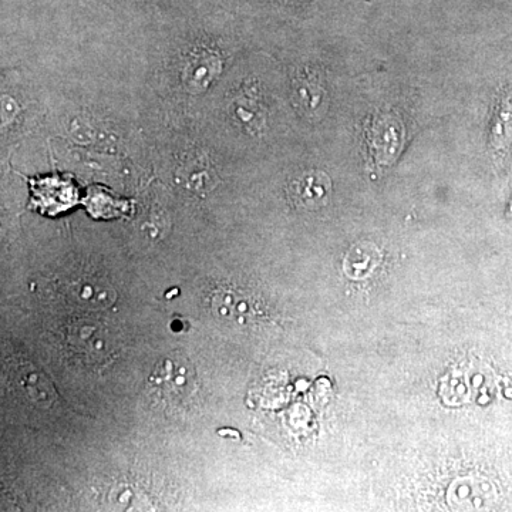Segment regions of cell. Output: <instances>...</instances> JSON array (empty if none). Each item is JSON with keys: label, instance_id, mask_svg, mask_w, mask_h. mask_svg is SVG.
Segmentation results:
<instances>
[{"label": "cell", "instance_id": "6da1fadb", "mask_svg": "<svg viewBox=\"0 0 512 512\" xmlns=\"http://www.w3.org/2000/svg\"><path fill=\"white\" fill-rule=\"evenodd\" d=\"M151 402L168 412L187 409L200 390L197 372L183 353H171L154 366L147 380Z\"/></svg>", "mask_w": 512, "mask_h": 512}, {"label": "cell", "instance_id": "277c9868", "mask_svg": "<svg viewBox=\"0 0 512 512\" xmlns=\"http://www.w3.org/2000/svg\"><path fill=\"white\" fill-rule=\"evenodd\" d=\"M382 262V254L373 244H357L346 255L345 272L352 278H366L375 271L376 266Z\"/></svg>", "mask_w": 512, "mask_h": 512}, {"label": "cell", "instance_id": "7a4b0ae2", "mask_svg": "<svg viewBox=\"0 0 512 512\" xmlns=\"http://www.w3.org/2000/svg\"><path fill=\"white\" fill-rule=\"evenodd\" d=\"M212 316L228 325H248L258 318L255 296L238 286H218L208 296Z\"/></svg>", "mask_w": 512, "mask_h": 512}, {"label": "cell", "instance_id": "5b68a950", "mask_svg": "<svg viewBox=\"0 0 512 512\" xmlns=\"http://www.w3.org/2000/svg\"><path fill=\"white\" fill-rule=\"evenodd\" d=\"M323 90L316 84L303 83L299 89V96H301L302 104L306 109H315L319 107L320 101L323 99Z\"/></svg>", "mask_w": 512, "mask_h": 512}, {"label": "cell", "instance_id": "3957f363", "mask_svg": "<svg viewBox=\"0 0 512 512\" xmlns=\"http://www.w3.org/2000/svg\"><path fill=\"white\" fill-rule=\"evenodd\" d=\"M288 197L299 210L316 211L328 205L332 181L322 171H306L288 185Z\"/></svg>", "mask_w": 512, "mask_h": 512}]
</instances>
